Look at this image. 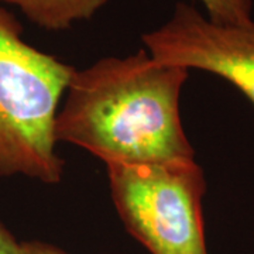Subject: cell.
Instances as JSON below:
<instances>
[{
	"label": "cell",
	"instance_id": "52a82bcc",
	"mask_svg": "<svg viewBox=\"0 0 254 254\" xmlns=\"http://www.w3.org/2000/svg\"><path fill=\"white\" fill-rule=\"evenodd\" d=\"M0 254H24L23 242H18L1 222H0Z\"/></svg>",
	"mask_w": 254,
	"mask_h": 254
},
{
	"label": "cell",
	"instance_id": "277c9868",
	"mask_svg": "<svg viewBox=\"0 0 254 254\" xmlns=\"http://www.w3.org/2000/svg\"><path fill=\"white\" fill-rule=\"evenodd\" d=\"M141 41L155 61L215 73L254 105V21L246 26L216 24L193 6L178 1L171 17L144 33Z\"/></svg>",
	"mask_w": 254,
	"mask_h": 254
},
{
	"label": "cell",
	"instance_id": "3957f363",
	"mask_svg": "<svg viewBox=\"0 0 254 254\" xmlns=\"http://www.w3.org/2000/svg\"><path fill=\"white\" fill-rule=\"evenodd\" d=\"M106 168L119 216L148 253L208 254L202 215L206 182L195 158Z\"/></svg>",
	"mask_w": 254,
	"mask_h": 254
},
{
	"label": "cell",
	"instance_id": "6da1fadb",
	"mask_svg": "<svg viewBox=\"0 0 254 254\" xmlns=\"http://www.w3.org/2000/svg\"><path fill=\"white\" fill-rule=\"evenodd\" d=\"M188 75L155 61L144 48L75 69L57 115L55 138L106 165L192 160L195 151L180 116Z\"/></svg>",
	"mask_w": 254,
	"mask_h": 254
},
{
	"label": "cell",
	"instance_id": "5b68a950",
	"mask_svg": "<svg viewBox=\"0 0 254 254\" xmlns=\"http://www.w3.org/2000/svg\"><path fill=\"white\" fill-rule=\"evenodd\" d=\"M17 7L37 27L63 31L91 20L108 0H0Z\"/></svg>",
	"mask_w": 254,
	"mask_h": 254
},
{
	"label": "cell",
	"instance_id": "ba28073f",
	"mask_svg": "<svg viewBox=\"0 0 254 254\" xmlns=\"http://www.w3.org/2000/svg\"><path fill=\"white\" fill-rule=\"evenodd\" d=\"M23 252L24 254H68L64 250L55 247L54 245L44 243V242H23Z\"/></svg>",
	"mask_w": 254,
	"mask_h": 254
},
{
	"label": "cell",
	"instance_id": "8992f818",
	"mask_svg": "<svg viewBox=\"0 0 254 254\" xmlns=\"http://www.w3.org/2000/svg\"><path fill=\"white\" fill-rule=\"evenodd\" d=\"M208 13V18L223 26L252 24L253 0H199Z\"/></svg>",
	"mask_w": 254,
	"mask_h": 254
},
{
	"label": "cell",
	"instance_id": "7a4b0ae2",
	"mask_svg": "<svg viewBox=\"0 0 254 254\" xmlns=\"http://www.w3.org/2000/svg\"><path fill=\"white\" fill-rule=\"evenodd\" d=\"M75 68L24 41L23 26L0 6V177L58 184V106Z\"/></svg>",
	"mask_w": 254,
	"mask_h": 254
}]
</instances>
